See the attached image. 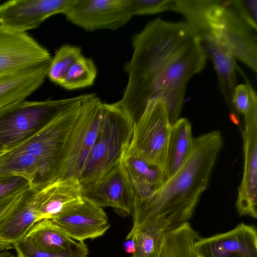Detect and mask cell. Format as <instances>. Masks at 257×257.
<instances>
[{"label":"cell","instance_id":"obj_14","mask_svg":"<svg viewBox=\"0 0 257 257\" xmlns=\"http://www.w3.org/2000/svg\"><path fill=\"white\" fill-rule=\"evenodd\" d=\"M71 0H11L0 5V27L27 32L63 14Z\"/></svg>","mask_w":257,"mask_h":257},{"label":"cell","instance_id":"obj_19","mask_svg":"<svg viewBox=\"0 0 257 257\" xmlns=\"http://www.w3.org/2000/svg\"><path fill=\"white\" fill-rule=\"evenodd\" d=\"M50 62L0 78V110L25 100L43 84Z\"/></svg>","mask_w":257,"mask_h":257},{"label":"cell","instance_id":"obj_13","mask_svg":"<svg viewBox=\"0 0 257 257\" xmlns=\"http://www.w3.org/2000/svg\"><path fill=\"white\" fill-rule=\"evenodd\" d=\"M83 197L101 207L131 215L134 194L121 161L90 184L82 187Z\"/></svg>","mask_w":257,"mask_h":257},{"label":"cell","instance_id":"obj_27","mask_svg":"<svg viewBox=\"0 0 257 257\" xmlns=\"http://www.w3.org/2000/svg\"><path fill=\"white\" fill-rule=\"evenodd\" d=\"M12 245L17 257H87L88 254L87 245L81 241L69 250L58 251L39 248L24 239Z\"/></svg>","mask_w":257,"mask_h":257},{"label":"cell","instance_id":"obj_3","mask_svg":"<svg viewBox=\"0 0 257 257\" xmlns=\"http://www.w3.org/2000/svg\"><path fill=\"white\" fill-rule=\"evenodd\" d=\"M86 99L30 137L2 152L25 153L35 157L39 166V188L61 178L70 138L80 115L82 103Z\"/></svg>","mask_w":257,"mask_h":257},{"label":"cell","instance_id":"obj_34","mask_svg":"<svg viewBox=\"0 0 257 257\" xmlns=\"http://www.w3.org/2000/svg\"><path fill=\"white\" fill-rule=\"evenodd\" d=\"M12 248V246L10 244H0V250H10Z\"/></svg>","mask_w":257,"mask_h":257},{"label":"cell","instance_id":"obj_8","mask_svg":"<svg viewBox=\"0 0 257 257\" xmlns=\"http://www.w3.org/2000/svg\"><path fill=\"white\" fill-rule=\"evenodd\" d=\"M205 14L212 29L236 59L257 72V37L253 30L227 4L206 0Z\"/></svg>","mask_w":257,"mask_h":257},{"label":"cell","instance_id":"obj_31","mask_svg":"<svg viewBox=\"0 0 257 257\" xmlns=\"http://www.w3.org/2000/svg\"><path fill=\"white\" fill-rule=\"evenodd\" d=\"M29 188L0 200V219L4 217L14 208L23 197Z\"/></svg>","mask_w":257,"mask_h":257},{"label":"cell","instance_id":"obj_5","mask_svg":"<svg viewBox=\"0 0 257 257\" xmlns=\"http://www.w3.org/2000/svg\"><path fill=\"white\" fill-rule=\"evenodd\" d=\"M89 95L40 101L25 99L0 110V152L35 134Z\"/></svg>","mask_w":257,"mask_h":257},{"label":"cell","instance_id":"obj_22","mask_svg":"<svg viewBox=\"0 0 257 257\" xmlns=\"http://www.w3.org/2000/svg\"><path fill=\"white\" fill-rule=\"evenodd\" d=\"M121 162L134 189L154 192L165 181L161 169L136 156L124 153Z\"/></svg>","mask_w":257,"mask_h":257},{"label":"cell","instance_id":"obj_32","mask_svg":"<svg viewBox=\"0 0 257 257\" xmlns=\"http://www.w3.org/2000/svg\"><path fill=\"white\" fill-rule=\"evenodd\" d=\"M122 247L125 252L133 254L136 249L135 240L133 238L125 239L123 242Z\"/></svg>","mask_w":257,"mask_h":257},{"label":"cell","instance_id":"obj_30","mask_svg":"<svg viewBox=\"0 0 257 257\" xmlns=\"http://www.w3.org/2000/svg\"><path fill=\"white\" fill-rule=\"evenodd\" d=\"M31 187L30 181L22 175L0 177V200Z\"/></svg>","mask_w":257,"mask_h":257},{"label":"cell","instance_id":"obj_11","mask_svg":"<svg viewBox=\"0 0 257 257\" xmlns=\"http://www.w3.org/2000/svg\"><path fill=\"white\" fill-rule=\"evenodd\" d=\"M50 52L27 32L0 27V78L51 61Z\"/></svg>","mask_w":257,"mask_h":257},{"label":"cell","instance_id":"obj_33","mask_svg":"<svg viewBox=\"0 0 257 257\" xmlns=\"http://www.w3.org/2000/svg\"><path fill=\"white\" fill-rule=\"evenodd\" d=\"M0 257H17L12 253L9 250H0Z\"/></svg>","mask_w":257,"mask_h":257},{"label":"cell","instance_id":"obj_26","mask_svg":"<svg viewBox=\"0 0 257 257\" xmlns=\"http://www.w3.org/2000/svg\"><path fill=\"white\" fill-rule=\"evenodd\" d=\"M82 56V50L78 46H61L52 57L47 77L51 82L59 85L72 66Z\"/></svg>","mask_w":257,"mask_h":257},{"label":"cell","instance_id":"obj_18","mask_svg":"<svg viewBox=\"0 0 257 257\" xmlns=\"http://www.w3.org/2000/svg\"><path fill=\"white\" fill-rule=\"evenodd\" d=\"M83 188L74 177L59 178L44 187V194L38 209L39 220L52 219L80 202Z\"/></svg>","mask_w":257,"mask_h":257},{"label":"cell","instance_id":"obj_23","mask_svg":"<svg viewBox=\"0 0 257 257\" xmlns=\"http://www.w3.org/2000/svg\"><path fill=\"white\" fill-rule=\"evenodd\" d=\"M199 237L189 222L167 230L157 257H196L194 244Z\"/></svg>","mask_w":257,"mask_h":257},{"label":"cell","instance_id":"obj_12","mask_svg":"<svg viewBox=\"0 0 257 257\" xmlns=\"http://www.w3.org/2000/svg\"><path fill=\"white\" fill-rule=\"evenodd\" d=\"M244 166L236 208L239 216L257 218V106L243 115Z\"/></svg>","mask_w":257,"mask_h":257},{"label":"cell","instance_id":"obj_20","mask_svg":"<svg viewBox=\"0 0 257 257\" xmlns=\"http://www.w3.org/2000/svg\"><path fill=\"white\" fill-rule=\"evenodd\" d=\"M191 125L185 118L171 125L164 170L165 180L172 176L188 158L192 147Z\"/></svg>","mask_w":257,"mask_h":257},{"label":"cell","instance_id":"obj_21","mask_svg":"<svg viewBox=\"0 0 257 257\" xmlns=\"http://www.w3.org/2000/svg\"><path fill=\"white\" fill-rule=\"evenodd\" d=\"M23 239L39 248L54 251L69 250L78 242L47 218L35 223Z\"/></svg>","mask_w":257,"mask_h":257},{"label":"cell","instance_id":"obj_25","mask_svg":"<svg viewBox=\"0 0 257 257\" xmlns=\"http://www.w3.org/2000/svg\"><path fill=\"white\" fill-rule=\"evenodd\" d=\"M97 74L93 60L83 55L72 66L59 85L69 90L86 88L93 84Z\"/></svg>","mask_w":257,"mask_h":257},{"label":"cell","instance_id":"obj_10","mask_svg":"<svg viewBox=\"0 0 257 257\" xmlns=\"http://www.w3.org/2000/svg\"><path fill=\"white\" fill-rule=\"evenodd\" d=\"M63 15L86 31H114L133 17L130 0H71Z\"/></svg>","mask_w":257,"mask_h":257},{"label":"cell","instance_id":"obj_17","mask_svg":"<svg viewBox=\"0 0 257 257\" xmlns=\"http://www.w3.org/2000/svg\"><path fill=\"white\" fill-rule=\"evenodd\" d=\"M44 187H31L14 208L0 219V244H11L21 241L36 222Z\"/></svg>","mask_w":257,"mask_h":257},{"label":"cell","instance_id":"obj_15","mask_svg":"<svg viewBox=\"0 0 257 257\" xmlns=\"http://www.w3.org/2000/svg\"><path fill=\"white\" fill-rule=\"evenodd\" d=\"M196 257H257V231L253 225L240 223L231 230L194 243Z\"/></svg>","mask_w":257,"mask_h":257},{"label":"cell","instance_id":"obj_24","mask_svg":"<svg viewBox=\"0 0 257 257\" xmlns=\"http://www.w3.org/2000/svg\"><path fill=\"white\" fill-rule=\"evenodd\" d=\"M166 231L161 225L149 223L130 232L125 239H134L136 246L132 257H157Z\"/></svg>","mask_w":257,"mask_h":257},{"label":"cell","instance_id":"obj_9","mask_svg":"<svg viewBox=\"0 0 257 257\" xmlns=\"http://www.w3.org/2000/svg\"><path fill=\"white\" fill-rule=\"evenodd\" d=\"M103 103L94 93L82 103L80 115L73 130L60 178H78L96 138L102 119Z\"/></svg>","mask_w":257,"mask_h":257},{"label":"cell","instance_id":"obj_16","mask_svg":"<svg viewBox=\"0 0 257 257\" xmlns=\"http://www.w3.org/2000/svg\"><path fill=\"white\" fill-rule=\"evenodd\" d=\"M51 220L76 241L100 237L110 227L102 208L84 197Z\"/></svg>","mask_w":257,"mask_h":257},{"label":"cell","instance_id":"obj_29","mask_svg":"<svg viewBox=\"0 0 257 257\" xmlns=\"http://www.w3.org/2000/svg\"><path fill=\"white\" fill-rule=\"evenodd\" d=\"M227 4L255 32L257 31V0L227 1Z\"/></svg>","mask_w":257,"mask_h":257},{"label":"cell","instance_id":"obj_4","mask_svg":"<svg viewBox=\"0 0 257 257\" xmlns=\"http://www.w3.org/2000/svg\"><path fill=\"white\" fill-rule=\"evenodd\" d=\"M133 124L114 103H105L94 143L78 177L82 187L120 162L131 140Z\"/></svg>","mask_w":257,"mask_h":257},{"label":"cell","instance_id":"obj_2","mask_svg":"<svg viewBox=\"0 0 257 257\" xmlns=\"http://www.w3.org/2000/svg\"><path fill=\"white\" fill-rule=\"evenodd\" d=\"M222 145L218 131L193 138L191 153L180 169L152 194L134 202L130 232L149 223L169 230L189 222L207 187Z\"/></svg>","mask_w":257,"mask_h":257},{"label":"cell","instance_id":"obj_7","mask_svg":"<svg viewBox=\"0 0 257 257\" xmlns=\"http://www.w3.org/2000/svg\"><path fill=\"white\" fill-rule=\"evenodd\" d=\"M171 125L163 99L150 100L133 125L131 140L124 153L136 156L164 173Z\"/></svg>","mask_w":257,"mask_h":257},{"label":"cell","instance_id":"obj_28","mask_svg":"<svg viewBox=\"0 0 257 257\" xmlns=\"http://www.w3.org/2000/svg\"><path fill=\"white\" fill-rule=\"evenodd\" d=\"M173 0H130L133 16L155 14L171 10Z\"/></svg>","mask_w":257,"mask_h":257},{"label":"cell","instance_id":"obj_6","mask_svg":"<svg viewBox=\"0 0 257 257\" xmlns=\"http://www.w3.org/2000/svg\"><path fill=\"white\" fill-rule=\"evenodd\" d=\"M206 0H173L172 11L182 14L199 38L207 58L216 71L218 87L225 101L234 113L232 104L237 67L234 56L214 33L205 14Z\"/></svg>","mask_w":257,"mask_h":257},{"label":"cell","instance_id":"obj_1","mask_svg":"<svg viewBox=\"0 0 257 257\" xmlns=\"http://www.w3.org/2000/svg\"><path fill=\"white\" fill-rule=\"evenodd\" d=\"M133 53L124 65L127 82L114 103L134 125L148 102L162 98L171 125L178 119L187 84L206 64L199 37L186 21L157 18L132 37Z\"/></svg>","mask_w":257,"mask_h":257}]
</instances>
